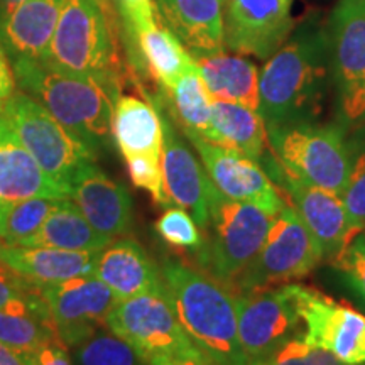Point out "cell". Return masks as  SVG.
<instances>
[{"mask_svg": "<svg viewBox=\"0 0 365 365\" xmlns=\"http://www.w3.org/2000/svg\"><path fill=\"white\" fill-rule=\"evenodd\" d=\"M117 2L135 36L156 26V7L153 0H117Z\"/></svg>", "mask_w": 365, "mask_h": 365, "instance_id": "cell-38", "label": "cell"}, {"mask_svg": "<svg viewBox=\"0 0 365 365\" xmlns=\"http://www.w3.org/2000/svg\"><path fill=\"white\" fill-rule=\"evenodd\" d=\"M70 186L71 202L98 234L113 240L129 230L134 207L129 191L93 161L76 171Z\"/></svg>", "mask_w": 365, "mask_h": 365, "instance_id": "cell-18", "label": "cell"}, {"mask_svg": "<svg viewBox=\"0 0 365 365\" xmlns=\"http://www.w3.org/2000/svg\"><path fill=\"white\" fill-rule=\"evenodd\" d=\"M66 0H22L4 21L0 39L16 58L43 61Z\"/></svg>", "mask_w": 365, "mask_h": 365, "instance_id": "cell-23", "label": "cell"}, {"mask_svg": "<svg viewBox=\"0 0 365 365\" xmlns=\"http://www.w3.org/2000/svg\"><path fill=\"white\" fill-rule=\"evenodd\" d=\"M93 276L110 287L118 301L153 293L166 286L156 264L132 239L112 240L98 254Z\"/></svg>", "mask_w": 365, "mask_h": 365, "instance_id": "cell-22", "label": "cell"}, {"mask_svg": "<svg viewBox=\"0 0 365 365\" xmlns=\"http://www.w3.org/2000/svg\"><path fill=\"white\" fill-rule=\"evenodd\" d=\"M2 113H4V102L0 100V118H2Z\"/></svg>", "mask_w": 365, "mask_h": 365, "instance_id": "cell-45", "label": "cell"}, {"mask_svg": "<svg viewBox=\"0 0 365 365\" xmlns=\"http://www.w3.org/2000/svg\"><path fill=\"white\" fill-rule=\"evenodd\" d=\"M2 117L39 166L59 182L70 185L76 171L97 156V149L59 124L48 108L22 91L6 98Z\"/></svg>", "mask_w": 365, "mask_h": 365, "instance_id": "cell-8", "label": "cell"}, {"mask_svg": "<svg viewBox=\"0 0 365 365\" xmlns=\"http://www.w3.org/2000/svg\"><path fill=\"white\" fill-rule=\"evenodd\" d=\"M322 261L317 240L298 213L284 207L274 217L261 250L232 286L237 291H255L289 284L312 274Z\"/></svg>", "mask_w": 365, "mask_h": 365, "instance_id": "cell-9", "label": "cell"}, {"mask_svg": "<svg viewBox=\"0 0 365 365\" xmlns=\"http://www.w3.org/2000/svg\"><path fill=\"white\" fill-rule=\"evenodd\" d=\"M59 200L31 198L0 202V242L17 245L33 237L43 227Z\"/></svg>", "mask_w": 365, "mask_h": 365, "instance_id": "cell-31", "label": "cell"}, {"mask_svg": "<svg viewBox=\"0 0 365 365\" xmlns=\"http://www.w3.org/2000/svg\"><path fill=\"white\" fill-rule=\"evenodd\" d=\"M125 163L132 182L150 193L153 200L158 205L170 207L171 200L168 196L166 185H164L161 159L149 156H134L127 158Z\"/></svg>", "mask_w": 365, "mask_h": 365, "instance_id": "cell-37", "label": "cell"}, {"mask_svg": "<svg viewBox=\"0 0 365 365\" xmlns=\"http://www.w3.org/2000/svg\"><path fill=\"white\" fill-rule=\"evenodd\" d=\"M161 274L182 330L205 359L212 365H250L240 345L234 294L181 262H166Z\"/></svg>", "mask_w": 365, "mask_h": 365, "instance_id": "cell-2", "label": "cell"}, {"mask_svg": "<svg viewBox=\"0 0 365 365\" xmlns=\"http://www.w3.org/2000/svg\"><path fill=\"white\" fill-rule=\"evenodd\" d=\"M107 328L125 340L148 364L168 357L205 359L182 330L168 286L118 301L108 317Z\"/></svg>", "mask_w": 365, "mask_h": 365, "instance_id": "cell-7", "label": "cell"}, {"mask_svg": "<svg viewBox=\"0 0 365 365\" xmlns=\"http://www.w3.org/2000/svg\"><path fill=\"white\" fill-rule=\"evenodd\" d=\"M65 346H76L107 327L118 303L117 296L98 277L83 276L39 287Z\"/></svg>", "mask_w": 365, "mask_h": 365, "instance_id": "cell-14", "label": "cell"}, {"mask_svg": "<svg viewBox=\"0 0 365 365\" xmlns=\"http://www.w3.org/2000/svg\"><path fill=\"white\" fill-rule=\"evenodd\" d=\"M156 232L166 244L173 247L198 252L203 245V237L193 217L182 208H168L156 222Z\"/></svg>", "mask_w": 365, "mask_h": 365, "instance_id": "cell-36", "label": "cell"}, {"mask_svg": "<svg viewBox=\"0 0 365 365\" xmlns=\"http://www.w3.org/2000/svg\"><path fill=\"white\" fill-rule=\"evenodd\" d=\"M29 365H75L68 357L66 346L59 344L46 345L33 355H27Z\"/></svg>", "mask_w": 365, "mask_h": 365, "instance_id": "cell-40", "label": "cell"}, {"mask_svg": "<svg viewBox=\"0 0 365 365\" xmlns=\"http://www.w3.org/2000/svg\"><path fill=\"white\" fill-rule=\"evenodd\" d=\"M303 319V339L322 346L346 364H365V314L335 301L314 287L289 282Z\"/></svg>", "mask_w": 365, "mask_h": 365, "instance_id": "cell-13", "label": "cell"}, {"mask_svg": "<svg viewBox=\"0 0 365 365\" xmlns=\"http://www.w3.org/2000/svg\"><path fill=\"white\" fill-rule=\"evenodd\" d=\"M0 344L21 355H33L51 344L63 345L38 286L0 308Z\"/></svg>", "mask_w": 365, "mask_h": 365, "instance_id": "cell-24", "label": "cell"}, {"mask_svg": "<svg viewBox=\"0 0 365 365\" xmlns=\"http://www.w3.org/2000/svg\"><path fill=\"white\" fill-rule=\"evenodd\" d=\"M149 365H212L205 359H195V357H168V359H158L153 360Z\"/></svg>", "mask_w": 365, "mask_h": 365, "instance_id": "cell-43", "label": "cell"}, {"mask_svg": "<svg viewBox=\"0 0 365 365\" xmlns=\"http://www.w3.org/2000/svg\"><path fill=\"white\" fill-rule=\"evenodd\" d=\"M250 365H354L346 364L339 357H335L331 352L322 349V346L309 344L303 339V335L294 336L287 340L284 345H281L276 352H272L269 357L257 360ZM365 365V364H357Z\"/></svg>", "mask_w": 365, "mask_h": 365, "instance_id": "cell-35", "label": "cell"}, {"mask_svg": "<svg viewBox=\"0 0 365 365\" xmlns=\"http://www.w3.org/2000/svg\"><path fill=\"white\" fill-rule=\"evenodd\" d=\"M14 76L68 130L97 149L112 135L117 95L88 76L71 75L31 58H14Z\"/></svg>", "mask_w": 365, "mask_h": 365, "instance_id": "cell-4", "label": "cell"}, {"mask_svg": "<svg viewBox=\"0 0 365 365\" xmlns=\"http://www.w3.org/2000/svg\"><path fill=\"white\" fill-rule=\"evenodd\" d=\"M22 0H0V21H4Z\"/></svg>", "mask_w": 365, "mask_h": 365, "instance_id": "cell-44", "label": "cell"}, {"mask_svg": "<svg viewBox=\"0 0 365 365\" xmlns=\"http://www.w3.org/2000/svg\"><path fill=\"white\" fill-rule=\"evenodd\" d=\"M164 24L191 56L225 49L223 0H154Z\"/></svg>", "mask_w": 365, "mask_h": 365, "instance_id": "cell-20", "label": "cell"}, {"mask_svg": "<svg viewBox=\"0 0 365 365\" xmlns=\"http://www.w3.org/2000/svg\"><path fill=\"white\" fill-rule=\"evenodd\" d=\"M171 108L176 122L186 135H198L205 139L212 122L213 98L210 97L198 68L185 75L168 90Z\"/></svg>", "mask_w": 365, "mask_h": 365, "instance_id": "cell-30", "label": "cell"}, {"mask_svg": "<svg viewBox=\"0 0 365 365\" xmlns=\"http://www.w3.org/2000/svg\"><path fill=\"white\" fill-rule=\"evenodd\" d=\"M112 135L124 159L163 156V122L156 105L132 95H118L113 105Z\"/></svg>", "mask_w": 365, "mask_h": 365, "instance_id": "cell-26", "label": "cell"}, {"mask_svg": "<svg viewBox=\"0 0 365 365\" xmlns=\"http://www.w3.org/2000/svg\"><path fill=\"white\" fill-rule=\"evenodd\" d=\"M205 140L235 150L257 163L271 150L267 125L261 113L244 105L218 100H213L212 122Z\"/></svg>", "mask_w": 365, "mask_h": 365, "instance_id": "cell-27", "label": "cell"}, {"mask_svg": "<svg viewBox=\"0 0 365 365\" xmlns=\"http://www.w3.org/2000/svg\"><path fill=\"white\" fill-rule=\"evenodd\" d=\"M76 365H149L115 333L97 331L75 346Z\"/></svg>", "mask_w": 365, "mask_h": 365, "instance_id": "cell-33", "label": "cell"}, {"mask_svg": "<svg viewBox=\"0 0 365 365\" xmlns=\"http://www.w3.org/2000/svg\"><path fill=\"white\" fill-rule=\"evenodd\" d=\"M333 90L328 22L309 16L267 59L259 81V113L267 127L318 122Z\"/></svg>", "mask_w": 365, "mask_h": 365, "instance_id": "cell-1", "label": "cell"}, {"mask_svg": "<svg viewBox=\"0 0 365 365\" xmlns=\"http://www.w3.org/2000/svg\"><path fill=\"white\" fill-rule=\"evenodd\" d=\"M98 254L0 242V262L38 287L56 284L73 277L93 276Z\"/></svg>", "mask_w": 365, "mask_h": 365, "instance_id": "cell-21", "label": "cell"}, {"mask_svg": "<svg viewBox=\"0 0 365 365\" xmlns=\"http://www.w3.org/2000/svg\"><path fill=\"white\" fill-rule=\"evenodd\" d=\"M43 61L59 71L97 80L118 97L125 66L112 4L66 0Z\"/></svg>", "mask_w": 365, "mask_h": 365, "instance_id": "cell-3", "label": "cell"}, {"mask_svg": "<svg viewBox=\"0 0 365 365\" xmlns=\"http://www.w3.org/2000/svg\"><path fill=\"white\" fill-rule=\"evenodd\" d=\"M259 164L274 185L286 193L291 208L317 240L323 261L335 259L355 235L365 230L350 217L341 196L291 176L282 170L272 150Z\"/></svg>", "mask_w": 365, "mask_h": 365, "instance_id": "cell-11", "label": "cell"}, {"mask_svg": "<svg viewBox=\"0 0 365 365\" xmlns=\"http://www.w3.org/2000/svg\"><path fill=\"white\" fill-rule=\"evenodd\" d=\"M349 176L341 200L354 222L365 228V122L346 132Z\"/></svg>", "mask_w": 365, "mask_h": 365, "instance_id": "cell-32", "label": "cell"}, {"mask_svg": "<svg viewBox=\"0 0 365 365\" xmlns=\"http://www.w3.org/2000/svg\"><path fill=\"white\" fill-rule=\"evenodd\" d=\"M34 284L21 277L19 274L14 272L11 267L0 262V308L6 307L12 299L26 294L27 291L33 289Z\"/></svg>", "mask_w": 365, "mask_h": 365, "instance_id": "cell-39", "label": "cell"}, {"mask_svg": "<svg viewBox=\"0 0 365 365\" xmlns=\"http://www.w3.org/2000/svg\"><path fill=\"white\" fill-rule=\"evenodd\" d=\"M293 0H223L225 48L269 59L294 29Z\"/></svg>", "mask_w": 365, "mask_h": 365, "instance_id": "cell-15", "label": "cell"}, {"mask_svg": "<svg viewBox=\"0 0 365 365\" xmlns=\"http://www.w3.org/2000/svg\"><path fill=\"white\" fill-rule=\"evenodd\" d=\"M112 239L98 234L86 222L83 213L71 200H59L43 227L29 239L17 245L29 247H53L76 252H102Z\"/></svg>", "mask_w": 365, "mask_h": 365, "instance_id": "cell-28", "label": "cell"}, {"mask_svg": "<svg viewBox=\"0 0 365 365\" xmlns=\"http://www.w3.org/2000/svg\"><path fill=\"white\" fill-rule=\"evenodd\" d=\"M330 262L341 289L365 312V230L355 235Z\"/></svg>", "mask_w": 365, "mask_h": 365, "instance_id": "cell-34", "label": "cell"}, {"mask_svg": "<svg viewBox=\"0 0 365 365\" xmlns=\"http://www.w3.org/2000/svg\"><path fill=\"white\" fill-rule=\"evenodd\" d=\"M274 217L249 203L228 200L213 186L198 266L208 276L232 286L261 250Z\"/></svg>", "mask_w": 365, "mask_h": 365, "instance_id": "cell-5", "label": "cell"}, {"mask_svg": "<svg viewBox=\"0 0 365 365\" xmlns=\"http://www.w3.org/2000/svg\"><path fill=\"white\" fill-rule=\"evenodd\" d=\"M234 298L240 345L250 364L269 357L287 340L304 333L287 284L237 291Z\"/></svg>", "mask_w": 365, "mask_h": 365, "instance_id": "cell-12", "label": "cell"}, {"mask_svg": "<svg viewBox=\"0 0 365 365\" xmlns=\"http://www.w3.org/2000/svg\"><path fill=\"white\" fill-rule=\"evenodd\" d=\"M0 365H29L27 355L17 354L7 345L0 344Z\"/></svg>", "mask_w": 365, "mask_h": 365, "instance_id": "cell-42", "label": "cell"}, {"mask_svg": "<svg viewBox=\"0 0 365 365\" xmlns=\"http://www.w3.org/2000/svg\"><path fill=\"white\" fill-rule=\"evenodd\" d=\"M328 31L336 115L349 130L365 122V0H340Z\"/></svg>", "mask_w": 365, "mask_h": 365, "instance_id": "cell-10", "label": "cell"}, {"mask_svg": "<svg viewBox=\"0 0 365 365\" xmlns=\"http://www.w3.org/2000/svg\"><path fill=\"white\" fill-rule=\"evenodd\" d=\"M140 56L145 68L164 90H171L182 76L196 70V63L188 49L168 27L158 24L137 34Z\"/></svg>", "mask_w": 365, "mask_h": 365, "instance_id": "cell-29", "label": "cell"}, {"mask_svg": "<svg viewBox=\"0 0 365 365\" xmlns=\"http://www.w3.org/2000/svg\"><path fill=\"white\" fill-rule=\"evenodd\" d=\"M186 137L198 150L210 181L225 198L254 205L271 217H276L287 207L281 190L274 185L257 161L208 143L198 135Z\"/></svg>", "mask_w": 365, "mask_h": 365, "instance_id": "cell-16", "label": "cell"}, {"mask_svg": "<svg viewBox=\"0 0 365 365\" xmlns=\"http://www.w3.org/2000/svg\"><path fill=\"white\" fill-rule=\"evenodd\" d=\"M31 198L71 200V186L49 176L0 118V202Z\"/></svg>", "mask_w": 365, "mask_h": 365, "instance_id": "cell-19", "label": "cell"}, {"mask_svg": "<svg viewBox=\"0 0 365 365\" xmlns=\"http://www.w3.org/2000/svg\"><path fill=\"white\" fill-rule=\"evenodd\" d=\"M161 122L164 134L161 166L168 196L171 203L186 210L196 225L205 230L210 218V195L213 182L188 145L176 134L166 113H161Z\"/></svg>", "mask_w": 365, "mask_h": 365, "instance_id": "cell-17", "label": "cell"}, {"mask_svg": "<svg viewBox=\"0 0 365 365\" xmlns=\"http://www.w3.org/2000/svg\"><path fill=\"white\" fill-rule=\"evenodd\" d=\"M210 97L218 102L239 103L259 112L261 70L242 54L222 51L193 56Z\"/></svg>", "mask_w": 365, "mask_h": 365, "instance_id": "cell-25", "label": "cell"}, {"mask_svg": "<svg viewBox=\"0 0 365 365\" xmlns=\"http://www.w3.org/2000/svg\"><path fill=\"white\" fill-rule=\"evenodd\" d=\"M14 76L9 66L6 54L0 49V100H6L12 95Z\"/></svg>", "mask_w": 365, "mask_h": 365, "instance_id": "cell-41", "label": "cell"}, {"mask_svg": "<svg viewBox=\"0 0 365 365\" xmlns=\"http://www.w3.org/2000/svg\"><path fill=\"white\" fill-rule=\"evenodd\" d=\"M269 148L291 176L341 196L349 176L346 130L336 124L267 127Z\"/></svg>", "mask_w": 365, "mask_h": 365, "instance_id": "cell-6", "label": "cell"}]
</instances>
